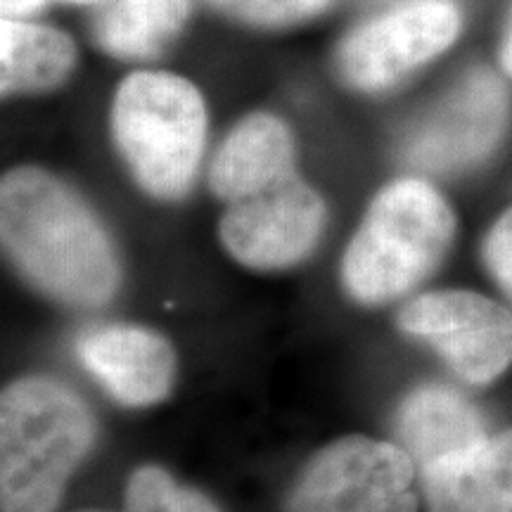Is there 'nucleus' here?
<instances>
[{
    "mask_svg": "<svg viewBox=\"0 0 512 512\" xmlns=\"http://www.w3.org/2000/svg\"><path fill=\"white\" fill-rule=\"evenodd\" d=\"M69 3H91V0H69Z\"/></svg>",
    "mask_w": 512,
    "mask_h": 512,
    "instance_id": "nucleus-21",
    "label": "nucleus"
},
{
    "mask_svg": "<svg viewBox=\"0 0 512 512\" xmlns=\"http://www.w3.org/2000/svg\"><path fill=\"white\" fill-rule=\"evenodd\" d=\"M325 226V204L294 174L233 202L221 219L223 245L240 264L280 271L311 254Z\"/></svg>",
    "mask_w": 512,
    "mask_h": 512,
    "instance_id": "nucleus-8",
    "label": "nucleus"
},
{
    "mask_svg": "<svg viewBox=\"0 0 512 512\" xmlns=\"http://www.w3.org/2000/svg\"><path fill=\"white\" fill-rule=\"evenodd\" d=\"M95 420L74 389L24 377L0 401V508L53 512L91 451Z\"/></svg>",
    "mask_w": 512,
    "mask_h": 512,
    "instance_id": "nucleus-2",
    "label": "nucleus"
},
{
    "mask_svg": "<svg viewBox=\"0 0 512 512\" xmlns=\"http://www.w3.org/2000/svg\"><path fill=\"white\" fill-rule=\"evenodd\" d=\"M228 17L254 27H292L323 12L330 0H209Z\"/></svg>",
    "mask_w": 512,
    "mask_h": 512,
    "instance_id": "nucleus-17",
    "label": "nucleus"
},
{
    "mask_svg": "<svg viewBox=\"0 0 512 512\" xmlns=\"http://www.w3.org/2000/svg\"><path fill=\"white\" fill-rule=\"evenodd\" d=\"M484 261L501 290L512 299V209L505 211L486 235Z\"/></svg>",
    "mask_w": 512,
    "mask_h": 512,
    "instance_id": "nucleus-18",
    "label": "nucleus"
},
{
    "mask_svg": "<svg viewBox=\"0 0 512 512\" xmlns=\"http://www.w3.org/2000/svg\"><path fill=\"white\" fill-rule=\"evenodd\" d=\"M420 472L427 512H512V430Z\"/></svg>",
    "mask_w": 512,
    "mask_h": 512,
    "instance_id": "nucleus-11",
    "label": "nucleus"
},
{
    "mask_svg": "<svg viewBox=\"0 0 512 512\" xmlns=\"http://www.w3.org/2000/svg\"><path fill=\"white\" fill-rule=\"evenodd\" d=\"M508 124V91L491 72L475 69L413 128L403 157L415 169L453 174L482 162Z\"/></svg>",
    "mask_w": 512,
    "mask_h": 512,
    "instance_id": "nucleus-9",
    "label": "nucleus"
},
{
    "mask_svg": "<svg viewBox=\"0 0 512 512\" xmlns=\"http://www.w3.org/2000/svg\"><path fill=\"white\" fill-rule=\"evenodd\" d=\"M46 5V0H0V8H3V19H17L27 17L31 12L41 10Z\"/></svg>",
    "mask_w": 512,
    "mask_h": 512,
    "instance_id": "nucleus-19",
    "label": "nucleus"
},
{
    "mask_svg": "<svg viewBox=\"0 0 512 512\" xmlns=\"http://www.w3.org/2000/svg\"><path fill=\"white\" fill-rule=\"evenodd\" d=\"M453 233L456 219L439 190L401 178L370 204L344 256V285L361 304L394 302L441 264Z\"/></svg>",
    "mask_w": 512,
    "mask_h": 512,
    "instance_id": "nucleus-3",
    "label": "nucleus"
},
{
    "mask_svg": "<svg viewBox=\"0 0 512 512\" xmlns=\"http://www.w3.org/2000/svg\"><path fill=\"white\" fill-rule=\"evenodd\" d=\"M93 512H95V510H93Z\"/></svg>",
    "mask_w": 512,
    "mask_h": 512,
    "instance_id": "nucleus-22",
    "label": "nucleus"
},
{
    "mask_svg": "<svg viewBox=\"0 0 512 512\" xmlns=\"http://www.w3.org/2000/svg\"><path fill=\"white\" fill-rule=\"evenodd\" d=\"M76 64L72 38L41 24L3 19L0 24V86L3 93L53 91Z\"/></svg>",
    "mask_w": 512,
    "mask_h": 512,
    "instance_id": "nucleus-14",
    "label": "nucleus"
},
{
    "mask_svg": "<svg viewBox=\"0 0 512 512\" xmlns=\"http://www.w3.org/2000/svg\"><path fill=\"white\" fill-rule=\"evenodd\" d=\"M83 368L124 406H152L169 394L176 356L164 337L133 325H107L81 335L76 344Z\"/></svg>",
    "mask_w": 512,
    "mask_h": 512,
    "instance_id": "nucleus-10",
    "label": "nucleus"
},
{
    "mask_svg": "<svg viewBox=\"0 0 512 512\" xmlns=\"http://www.w3.org/2000/svg\"><path fill=\"white\" fill-rule=\"evenodd\" d=\"M190 0H112L95 19V41L119 60H150L181 34Z\"/></svg>",
    "mask_w": 512,
    "mask_h": 512,
    "instance_id": "nucleus-15",
    "label": "nucleus"
},
{
    "mask_svg": "<svg viewBox=\"0 0 512 512\" xmlns=\"http://www.w3.org/2000/svg\"><path fill=\"white\" fill-rule=\"evenodd\" d=\"M401 328L425 339L460 380L489 384L512 363V313L467 290L427 292L401 311Z\"/></svg>",
    "mask_w": 512,
    "mask_h": 512,
    "instance_id": "nucleus-7",
    "label": "nucleus"
},
{
    "mask_svg": "<svg viewBox=\"0 0 512 512\" xmlns=\"http://www.w3.org/2000/svg\"><path fill=\"white\" fill-rule=\"evenodd\" d=\"M287 512H418L415 460L389 441L339 439L306 465Z\"/></svg>",
    "mask_w": 512,
    "mask_h": 512,
    "instance_id": "nucleus-5",
    "label": "nucleus"
},
{
    "mask_svg": "<svg viewBox=\"0 0 512 512\" xmlns=\"http://www.w3.org/2000/svg\"><path fill=\"white\" fill-rule=\"evenodd\" d=\"M501 64H503L505 72H508V76H512V15H510L508 29H505V36L501 43Z\"/></svg>",
    "mask_w": 512,
    "mask_h": 512,
    "instance_id": "nucleus-20",
    "label": "nucleus"
},
{
    "mask_svg": "<svg viewBox=\"0 0 512 512\" xmlns=\"http://www.w3.org/2000/svg\"><path fill=\"white\" fill-rule=\"evenodd\" d=\"M458 34L456 5L418 0L351 31L337 48V74L356 91H387L451 48Z\"/></svg>",
    "mask_w": 512,
    "mask_h": 512,
    "instance_id": "nucleus-6",
    "label": "nucleus"
},
{
    "mask_svg": "<svg viewBox=\"0 0 512 512\" xmlns=\"http://www.w3.org/2000/svg\"><path fill=\"white\" fill-rule=\"evenodd\" d=\"M292 133L273 114H249L228 138L209 169V185L216 197L233 204L271 188L292 174Z\"/></svg>",
    "mask_w": 512,
    "mask_h": 512,
    "instance_id": "nucleus-12",
    "label": "nucleus"
},
{
    "mask_svg": "<svg viewBox=\"0 0 512 512\" xmlns=\"http://www.w3.org/2000/svg\"><path fill=\"white\" fill-rule=\"evenodd\" d=\"M112 133L140 188L159 200H178L200 166L207 110L183 76L136 72L114 95Z\"/></svg>",
    "mask_w": 512,
    "mask_h": 512,
    "instance_id": "nucleus-4",
    "label": "nucleus"
},
{
    "mask_svg": "<svg viewBox=\"0 0 512 512\" xmlns=\"http://www.w3.org/2000/svg\"><path fill=\"white\" fill-rule=\"evenodd\" d=\"M0 235L10 261L36 290L74 309H98L117 292V252L79 192L36 166L0 185Z\"/></svg>",
    "mask_w": 512,
    "mask_h": 512,
    "instance_id": "nucleus-1",
    "label": "nucleus"
},
{
    "mask_svg": "<svg viewBox=\"0 0 512 512\" xmlns=\"http://www.w3.org/2000/svg\"><path fill=\"white\" fill-rule=\"evenodd\" d=\"M403 448L420 470L448 460L486 439L482 413L448 387H420L399 413Z\"/></svg>",
    "mask_w": 512,
    "mask_h": 512,
    "instance_id": "nucleus-13",
    "label": "nucleus"
},
{
    "mask_svg": "<svg viewBox=\"0 0 512 512\" xmlns=\"http://www.w3.org/2000/svg\"><path fill=\"white\" fill-rule=\"evenodd\" d=\"M126 512H221L200 491L181 486L162 467L133 472L126 486Z\"/></svg>",
    "mask_w": 512,
    "mask_h": 512,
    "instance_id": "nucleus-16",
    "label": "nucleus"
}]
</instances>
